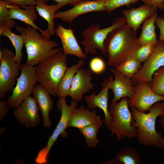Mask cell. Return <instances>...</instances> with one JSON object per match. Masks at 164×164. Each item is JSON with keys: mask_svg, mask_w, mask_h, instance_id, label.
I'll return each instance as SVG.
<instances>
[{"mask_svg": "<svg viewBox=\"0 0 164 164\" xmlns=\"http://www.w3.org/2000/svg\"><path fill=\"white\" fill-rule=\"evenodd\" d=\"M108 64L116 68L132 56L140 46L138 38L126 23L112 31L104 42Z\"/></svg>", "mask_w": 164, "mask_h": 164, "instance_id": "cell-1", "label": "cell"}, {"mask_svg": "<svg viewBox=\"0 0 164 164\" xmlns=\"http://www.w3.org/2000/svg\"><path fill=\"white\" fill-rule=\"evenodd\" d=\"M15 29L24 40L27 55L26 64L32 66L36 65L61 50V48L53 49L59 43L54 40L48 39L29 25L26 27L17 25Z\"/></svg>", "mask_w": 164, "mask_h": 164, "instance_id": "cell-2", "label": "cell"}, {"mask_svg": "<svg viewBox=\"0 0 164 164\" xmlns=\"http://www.w3.org/2000/svg\"><path fill=\"white\" fill-rule=\"evenodd\" d=\"M130 109L137 130L136 137L138 142L147 147L154 145L159 148L163 138L161 133L156 130V120L158 117L164 114V102L155 103L147 113L134 108Z\"/></svg>", "mask_w": 164, "mask_h": 164, "instance_id": "cell-3", "label": "cell"}, {"mask_svg": "<svg viewBox=\"0 0 164 164\" xmlns=\"http://www.w3.org/2000/svg\"><path fill=\"white\" fill-rule=\"evenodd\" d=\"M61 50L40 63L36 67L38 82L54 97L57 96L59 82L68 68L67 55Z\"/></svg>", "mask_w": 164, "mask_h": 164, "instance_id": "cell-4", "label": "cell"}, {"mask_svg": "<svg viewBox=\"0 0 164 164\" xmlns=\"http://www.w3.org/2000/svg\"><path fill=\"white\" fill-rule=\"evenodd\" d=\"M120 100L119 102L111 101L110 103L109 111L111 121L108 129L111 135H117V140H122L126 138L131 140L137 137V130L128 108L129 98L124 97Z\"/></svg>", "mask_w": 164, "mask_h": 164, "instance_id": "cell-5", "label": "cell"}, {"mask_svg": "<svg viewBox=\"0 0 164 164\" xmlns=\"http://www.w3.org/2000/svg\"><path fill=\"white\" fill-rule=\"evenodd\" d=\"M126 23L124 16L116 18L109 26L101 29L97 24H91L81 32L83 39L80 42L83 46L85 53L95 55L97 50H100L104 56H107L104 46V42L109 33L114 29Z\"/></svg>", "mask_w": 164, "mask_h": 164, "instance_id": "cell-6", "label": "cell"}, {"mask_svg": "<svg viewBox=\"0 0 164 164\" xmlns=\"http://www.w3.org/2000/svg\"><path fill=\"white\" fill-rule=\"evenodd\" d=\"M56 108L61 112L60 120L54 130L52 134L49 138L46 145L38 152L35 159L36 163L45 164L47 162L48 155L51 149L58 137L63 135V137L67 136L65 130L68 127V124L74 109L78 106V102L72 100L71 104L68 105L65 97L59 98L57 101Z\"/></svg>", "mask_w": 164, "mask_h": 164, "instance_id": "cell-7", "label": "cell"}, {"mask_svg": "<svg viewBox=\"0 0 164 164\" xmlns=\"http://www.w3.org/2000/svg\"><path fill=\"white\" fill-rule=\"evenodd\" d=\"M21 74L17 78V83L12 90V95L7 101L9 106L11 108L19 107L25 100L32 93L37 81L36 67L26 63L20 66Z\"/></svg>", "mask_w": 164, "mask_h": 164, "instance_id": "cell-8", "label": "cell"}, {"mask_svg": "<svg viewBox=\"0 0 164 164\" xmlns=\"http://www.w3.org/2000/svg\"><path fill=\"white\" fill-rule=\"evenodd\" d=\"M15 54L9 49L0 50V98L12 91L15 80L19 75L20 67L15 59Z\"/></svg>", "mask_w": 164, "mask_h": 164, "instance_id": "cell-9", "label": "cell"}, {"mask_svg": "<svg viewBox=\"0 0 164 164\" xmlns=\"http://www.w3.org/2000/svg\"><path fill=\"white\" fill-rule=\"evenodd\" d=\"M164 66V40L159 41L151 55L132 78L135 84L142 81L150 84L155 72Z\"/></svg>", "mask_w": 164, "mask_h": 164, "instance_id": "cell-10", "label": "cell"}, {"mask_svg": "<svg viewBox=\"0 0 164 164\" xmlns=\"http://www.w3.org/2000/svg\"><path fill=\"white\" fill-rule=\"evenodd\" d=\"M134 94L129 99V105L138 111L145 112L154 104L164 101V96L157 95L151 90L149 84L147 81H142L134 87Z\"/></svg>", "mask_w": 164, "mask_h": 164, "instance_id": "cell-11", "label": "cell"}, {"mask_svg": "<svg viewBox=\"0 0 164 164\" xmlns=\"http://www.w3.org/2000/svg\"><path fill=\"white\" fill-rule=\"evenodd\" d=\"M106 0H80L71 5L73 7L70 9L56 12L55 18L71 23L80 15L93 12L106 11L105 3Z\"/></svg>", "mask_w": 164, "mask_h": 164, "instance_id": "cell-12", "label": "cell"}, {"mask_svg": "<svg viewBox=\"0 0 164 164\" xmlns=\"http://www.w3.org/2000/svg\"><path fill=\"white\" fill-rule=\"evenodd\" d=\"M39 109L34 97L29 96L16 108L13 114L17 121L25 128H34L40 121Z\"/></svg>", "mask_w": 164, "mask_h": 164, "instance_id": "cell-13", "label": "cell"}, {"mask_svg": "<svg viewBox=\"0 0 164 164\" xmlns=\"http://www.w3.org/2000/svg\"><path fill=\"white\" fill-rule=\"evenodd\" d=\"M113 79L111 75L108 78L104 79L101 84L102 87L101 89L97 94H96L95 92L93 91L90 94L84 96V100L89 109L98 108L103 110L104 118L102 121L108 128L110 126L111 121V116L108 106V91L109 84Z\"/></svg>", "mask_w": 164, "mask_h": 164, "instance_id": "cell-14", "label": "cell"}, {"mask_svg": "<svg viewBox=\"0 0 164 164\" xmlns=\"http://www.w3.org/2000/svg\"><path fill=\"white\" fill-rule=\"evenodd\" d=\"M93 72L90 69L80 68L75 74L70 89L69 96L77 102L82 101L83 95L89 93L94 87L91 82Z\"/></svg>", "mask_w": 164, "mask_h": 164, "instance_id": "cell-15", "label": "cell"}, {"mask_svg": "<svg viewBox=\"0 0 164 164\" xmlns=\"http://www.w3.org/2000/svg\"><path fill=\"white\" fill-rule=\"evenodd\" d=\"M111 71L114 77L109 85V90L112 91L114 95L111 101L116 102L124 97L131 98L134 94L133 80L115 68H112Z\"/></svg>", "mask_w": 164, "mask_h": 164, "instance_id": "cell-16", "label": "cell"}, {"mask_svg": "<svg viewBox=\"0 0 164 164\" xmlns=\"http://www.w3.org/2000/svg\"><path fill=\"white\" fill-rule=\"evenodd\" d=\"M55 33L60 39L62 44V52L66 55H73L80 59H85L87 54L82 50L71 29H66L58 24Z\"/></svg>", "mask_w": 164, "mask_h": 164, "instance_id": "cell-17", "label": "cell"}, {"mask_svg": "<svg viewBox=\"0 0 164 164\" xmlns=\"http://www.w3.org/2000/svg\"><path fill=\"white\" fill-rule=\"evenodd\" d=\"M8 7L10 10L9 14L11 18L21 21L39 30L45 37L50 40L51 36L46 30L41 29L34 22L38 18L35 6H27L24 9H22L17 5L8 2Z\"/></svg>", "mask_w": 164, "mask_h": 164, "instance_id": "cell-18", "label": "cell"}, {"mask_svg": "<svg viewBox=\"0 0 164 164\" xmlns=\"http://www.w3.org/2000/svg\"><path fill=\"white\" fill-rule=\"evenodd\" d=\"M157 10L155 7L145 4L138 8L123 10L121 12L125 18L126 24L136 34L138 29L143 22L153 15L157 12Z\"/></svg>", "mask_w": 164, "mask_h": 164, "instance_id": "cell-19", "label": "cell"}, {"mask_svg": "<svg viewBox=\"0 0 164 164\" xmlns=\"http://www.w3.org/2000/svg\"><path fill=\"white\" fill-rule=\"evenodd\" d=\"M32 93L41 111L44 127H51L52 123L49 117L50 112L53 108L54 103L49 92L40 84L35 86Z\"/></svg>", "mask_w": 164, "mask_h": 164, "instance_id": "cell-20", "label": "cell"}, {"mask_svg": "<svg viewBox=\"0 0 164 164\" xmlns=\"http://www.w3.org/2000/svg\"><path fill=\"white\" fill-rule=\"evenodd\" d=\"M97 111L94 109L90 111L83 106L76 108L73 111L68 124V127H74L78 129L93 123L103 124V122L100 116L97 114Z\"/></svg>", "mask_w": 164, "mask_h": 164, "instance_id": "cell-21", "label": "cell"}, {"mask_svg": "<svg viewBox=\"0 0 164 164\" xmlns=\"http://www.w3.org/2000/svg\"><path fill=\"white\" fill-rule=\"evenodd\" d=\"M46 3L45 0H36L35 7L39 15L47 22L48 27L46 30L51 36L55 34L54 21L55 14L63 6L57 3L54 5H48Z\"/></svg>", "mask_w": 164, "mask_h": 164, "instance_id": "cell-22", "label": "cell"}, {"mask_svg": "<svg viewBox=\"0 0 164 164\" xmlns=\"http://www.w3.org/2000/svg\"><path fill=\"white\" fill-rule=\"evenodd\" d=\"M84 64L83 60L80 59L76 64L68 68L61 77L58 86L57 95L59 98L66 97L69 96L74 77L79 69Z\"/></svg>", "mask_w": 164, "mask_h": 164, "instance_id": "cell-23", "label": "cell"}, {"mask_svg": "<svg viewBox=\"0 0 164 164\" xmlns=\"http://www.w3.org/2000/svg\"><path fill=\"white\" fill-rule=\"evenodd\" d=\"M106 163L142 164L143 160L138 152L135 149L127 147L121 149L115 157L108 161Z\"/></svg>", "mask_w": 164, "mask_h": 164, "instance_id": "cell-24", "label": "cell"}, {"mask_svg": "<svg viewBox=\"0 0 164 164\" xmlns=\"http://www.w3.org/2000/svg\"><path fill=\"white\" fill-rule=\"evenodd\" d=\"M8 26H0V35L7 37L12 42L15 50V59L18 64L20 66L23 56L22 49L24 41L22 36L14 33Z\"/></svg>", "mask_w": 164, "mask_h": 164, "instance_id": "cell-25", "label": "cell"}, {"mask_svg": "<svg viewBox=\"0 0 164 164\" xmlns=\"http://www.w3.org/2000/svg\"><path fill=\"white\" fill-rule=\"evenodd\" d=\"M158 15L157 12L152 16L145 19L143 22L142 31L138 38V42L140 46L150 42L158 40L155 29V20Z\"/></svg>", "mask_w": 164, "mask_h": 164, "instance_id": "cell-26", "label": "cell"}, {"mask_svg": "<svg viewBox=\"0 0 164 164\" xmlns=\"http://www.w3.org/2000/svg\"><path fill=\"white\" fill-rule=\"evenodd\" d=\"M142 64L132 55L115 68L125 76L132 79L140 70Z\"/></svg>", "mask_w": 164, "mask_h": 164, "instance_id": "cell-27", "label": "cell"}, {"mask_svg": "<svg viewBox=\"0 0 164 164\" xmlns=\"http://www.w3.org/2000/svg\"><path fill=\"white\" fill-rule=\"evenodd\" d=\"M102 125L101 124L93 123L79 129L80 133L85 138L88 148L95 147L97 144L98 141L97 134Z\"/></svg>", "mask_w": 164, "mask_h": 164, "instance_id": "cell-28", "label": "cell"}, {"mask_svg": "<svg viewBox=\"0 0 164 164\" xmlns=\"http://www.w3.org/2000/svg\"><path fill=\"white\" fill-rule=\"evenodd\" d=\"M149 84L154 92L158 95L164 96V66L155 72Z\"/></svg>", "mask_w": 164, "mask_h": 164, "instance_id": "cell-29", "label": "cell"}, {"mask_svg": "<svg viewBox=\"0 0 164 164\" xmlns=\"http://www.w3.org/2000/svg\"><path fill=\"white\" fill-rule=\"evenodd\" d=\"M159 41H152L139 46L133 56L140 62L144 63L151 55Z\"/></svg>", "mask_w": 164, "mask_h": 164, "instance_id": "cell-30", "label": "cell"}, {"mask_svg": "<svg viewBox=\"0 0 164 164\" xmlns=\"http://www.w3.org/2000/svg\"><path fill=\"white\" fill-rule=\"evenodd\" d=\"M8 2L0 1V26H8L12 29L15 26L16 22L14 19L10 17Z\"/></svg>", "mask_w": 164, "mask_h": 164, "instance_id": "cell-31", "label": "cell"}, {"mask_svg": "<svg viewBox=\"0 0 164 164\" xmlns=\"http://www.w3.org/2000/svg\"><path fill=\"white\" fill-rule=\"evenodd\" d=\"M140 0H107L105 3L106 11L110 14L122 6L129 7L130 5L135 4Z\"/></svg>", "mask_w": 164, "mask_h": 164, "instance_id": "cell-32", "label": "cell"}, {"mask_svg": "<svg viewBox=\"0 0 164 164\" xmlns=\"http://www.w3.org/2000/svg\"><path fill=\"white\" fill-rule=\"evenodd\" d=\"M89 67L93 73L100 74L105 71L106 65L104 60L102 58L96 56L91 59L89 62Z\"/></svg>", "mask_w": 164, "mask_h": 164, "instance_id": "cell-33", "label": "cell"}, {"mask_svg": "<svg viewBox=\"0 0 164 164\" xmlns=\"http://www.w3.org/2000/svg\"><path fill=\"white\" fill-rule=\"evenodd\" d=\"M5 1L18 5L20 7L26 8L28 6H35L36 0H0Z\"/></svg>", "mask_w": 164, "mask_h": 164, "instance_id": "cell-34", "label": "cell"}, {"mask_svg": "<svg viewBox=\"0 0 164 164\" xmlns=\"http://www.w3.org/2000/svg\"><path fill=\"white\" fill-rule=\"evenodd\" d=\"M155 23L158 27L160 32L159 41L164 40V19L163 15L157 16Z\"/></svg>", "mask_w": 164, "mask_h": 164, "instance_id": "cell-35", "label": "cell"}, {"mask_svg": "<svg viewBox=\"0 0 164 164\" xmlns=\"http://www.w3.org/2000/svg\"><path fill=\"white\" fill-rule=\"evenodd\" d=\"M145 4L164 11V0H142Z\"/></svg>", "mask_w": 164, "mask_h": 164, "instance_id": "cell-36", "label": "cell"}, {"mask_svg": "<svg viewBox=\"0 0 164 164\" xmlns=\"http://www.w3.org/2000/svg\"><path fill=\"white\" fill-rule=\"evenodd\" d=\"M9 106L7 101L5 100L0 101V121L4 119L7 116L9 111Z\"/></svg>", "mask_w": 164, "mask_h": 164, "instance_id": "cell-37", "label": "cell"}, {"mask_svg": "<svg viewBox=\"0 0 164 164\" xmlns=\"http://www.w3.org/2000/svg\"><path fill=\"white\" fill-rule=\"evenodd\" d=\"M46 3L50 0H45ZM56 2L57 4L62 5L63 6L70 4L71 5L81 0H52Z\"/></svg>", "mask_w": 164, "mask_h": 164, "instance_id": "cell-38", "label": "cell"}, {"mask_svg": "<svg viewBox=\"0 0 164 164\" xmlns=\"http://www.w3.org/2000/svg\"><path fill=\"white\" fill-rule=\"evenodd\" d=\"M160 117L161 118L160 121V123L161 125L162 128L164 130V114L161 115ZM159 148L161 150L164 149V138H163Z\"/></svg>", "mask_w": 164, "mask_h": 164, "instance_id": "cell-39", "label": "cell"}, {"mask_svg": "<svg viewBox=\"0 0 164 164\" xmlns=\"http://www.w3.org/2000/svg\"><path fill=\"white\" fill-rule=\"evenodd\" d=\"M6 128L4 127H2L0 129V135H2L6 131Z\"/></svg>", "mask_w": 164, "mask_h": 164, "instance_id": "cell-40", "label": "cell"}]
</instances>
